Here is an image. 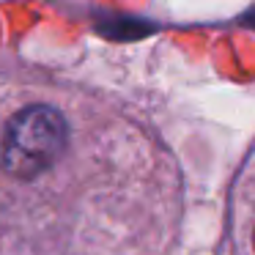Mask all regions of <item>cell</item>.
Instances as JSON below:
<instances>
[{"label": "cell", "mask_w": 255, "mask_h": 255, "mask_svg": "<svg viewBox=\"0 0 255 255\" xmlns=\"http://www.w3.org/2000/svg\"><path fill=\"white\" fill-rule=\"evenodd\" d=\"M66 148V121L47 105H30L8 121L3 167L17 178L50 170Z\"/></svg>", "instance_id": "1"}]
</instances>
